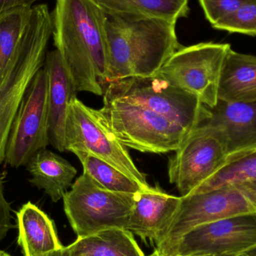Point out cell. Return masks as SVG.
<instances>
[{
	"label": "cell",
	"mask_w": 256,
	"mask_h": 256,
	"mask_svg": "<svg viewBox=\"0 0 256 256\" xmlns=\"http://www.w3.org/2000/svg\"><path fill=\"white\" fill-rule=\"evenodd\" d=\"M54 44L78 92L103 96L110 81L106 14L93 0H56Z\"/></svg>",
	"instance_id": "6da1fadb"
},
{
	"label": "cell",
	"mask_w": 256,
	"mask_h": 256,
	"mask_svg": "<svg viewBox=\"0 0 256 256\" xmlns=\"http://www.w3.org/2000/svg\"><path fill=\"white\" fill-rule=\"evenodd\" d=\"M110 81L154 76L182 46L176 22L137 15L106 14Z\"/></svg>",
	"instance_id": "7a4b0ae2"
},
{
	"label": "cell",
	"mask_w": 256,
	"mask_h": 256,
	"mask_svg": "<svg viewBox=\"0 0 256 256\" xmlns=\"http://www.w3.org/2000/svg\"><path fill=\"white\" fill-rule=\"evenodd\" d=\"M52 14L46 4L32 7L20 42L0 85V165L4 162L10 127L24 94L43 68L52 34Z\"/></svg>",
	"instance_id": "3957f363"
},
{
	"label": "cell",
	"mask_w": 256,
	"mask_h": 256,
	"mask_svg": "<svg viewBox=\"0 0 256 256\" xmlns=\"http://www.w3.org/2000/svg\"><path fill=\"white\" fill-rule=\"evenodd\" d=\"M99 110L123 146L143 153L176 152L191 134L150 110L106 96H104V105Z\"/></svg>",
	"instance_id": "277c9868"
},
{
	"label": "cell",
	"mask_w": 256,
	"mask_h": 256,
	"mask_svg": "<svg viewBox=\"0 0 256 256\" xmlns=\"http://www.w3.org/2000/svg\"><path fill=\"white\" fill-rule=\"evenodd\" d=\"M103 96L147 108L191 132L210 115L209 108L196 96L156 75L111 81L105 87Z\"/></svg>",
	"instance_id": "5b68a950"
},
{
	"label": "cell",
	"mask_w": 256,
	"mask_h": 256,
	"mask_svg": "<svg viewBox=\"0 0 256 256\" xmlns=\"http://www.w3.org/2000/svg\"><path fill=\"white\" fill-rule=\"evenodd\" d=\"M135 195L104 189L82 173L63 196L64 213L78 238L108 228L128 230Z\"/></svg>",
	"instance_id": "8992f818"
},
{
	"label": "cell",
	"mask_w": 256,
	"mask_h": 256,
	"mask_svg": "<svg viewBox=\"0 0 256 256\" xmlns=\"http://www.w3.org/2000/svg\"><path fill=\"white\" fill-rule=\"evenodd\" d=\"M66 150L85 152L108 162L122 172L149 188L146 174L134 164L128 148L106 126L99 110L84 104L78 98L70 102L66 127Z\"/></svg>",
	"instance_id": "52a82bcc"
},
{
	"label": "cell",
	"mask_w": 256,
	"mask_h": 256,
	"mask_svg": "<svg viewBox=\"0 0 256 256\" xmlns=\"http://www.w3.org/2000/svg\"><path fill=\"white\" fill-rule=\"evenodd\" d=\"M230 44L200 43L182 46L156 76L192 96L208 108L219 100V88Z\"/></svg>",
	"instance_id": "ba28073f"
},
{
	"label": "cell",
	"mask_w": 256,
	"mask_h": 256,
	"mask_svg": "<svg viewBox=\"0 0 256 256\" xmlns=\"http://www.w3.org/2000/svg\"><path fill=\"white\" fill-rule=\"evenodd\" d=\"M228 154L224 134L202 122L170 158L168 180L180 196L189 195L224 165Z\"/></svg>",
	"instance_id": "9c48e42d"
},
{
	"label": "cell",
	"mask_w": 256,
	"mask_h": 256,
	"mask_svg": "<svg viewBox=\"0 0 256 256\" xmlns=\"http://www.w3.org/2000/svg\"><path fill=\"white\" fill-rule=\"evenodd\" d=\"M256 246V212L192 228L161 250L160 256H237Z\"/></svg>",
	"instance_id": "30bf717a"
},
{
	"label": "cell",
	"mask_w": 256,
	"mask_h": 256,
	"mask_svg": "<svg viewBox=\"0 0 256 256\" xmlns=\"http://www.w3.org/2000/svg\"><path fill=\"white\" fill-rule=\"evenodd\" d=\"M49 144L48 76L43 67L33 78L14 118L4 162L14 168L26 166L36 152Z\"/></svg>",
	"instance_id": "8fae6325"
},
{
	"label": "cell",
	"mask_w": 256,
	"mask_h": 256,
	"mask_svg": "<svg viewBox=\"0 0 256 256\" xmlns=\"http://www.w3.org/2000/svg\"><path fill=\"white\" fill-rule=\"evenodd\" d=\"M180 203L160 243L159 251L192 228L242 214L256 212L249 196L239 185H230L201 194L180 196Z\"/></svg>",
	"instance_id": "7c38bea8"
},
{
	"label": "cell",
	"mask_w": 256,
	"mask_h": 256,
	"mask_svg": "<svg viewBox=\"0 0 256 256\" xmlns=\"http://www.w3.org/2000/svg\"><path fill=\"white\" fill-rule=\"evenodd\" d=\"M180 200V196L170 195L159 186L138 192L135 195L128 230L156 246L166 233Z\"/></svg>",
	"instance_id": "4fadbf2b"
},
{
	"label": "cell",
	"mask_w": 256,
	"mask_h": 256,
	"mask_svg": "<svg viewBox=\"0 0 256 256\" xmlns=\"http://www.w3.org/2000/svg\"><path fill=\"white\" fill-rule=\"evenodd\" d=\"M43 67L48 76L49 143L56 150L64 152L69 106L78 91L57 50L46 54Z\"/></svg>",
	"instance_id": "5bb4252c"
},
{
	"label": "cell",
	"mask_w": 256,
	"mask_h": 256,
	"mask_svg": "<svg viewBox=\"0 0 256 256\" xmlns=\"http://www.w3.org/2000/svg\"><path fill=\"white\" fill-rule=\"evenodd\" d=\"M209 110L210 116L204 122L224 134L230 154L256 144V102L219 100Z\"/></svg>",
	"instance_id": "9a60e30c"
},
{
	"label": "cell",
	"mask_w": 256,
	"mask_h": 256,
	"mask_svg": "<svg viewBox=\"0 0 256 256\" xmlns=\"http://www.w3.org/2000/svg\"><path fill=\"white\" fill-rule=\"evenodd\" d=\"M26 168L32 176L30 183L43 190L54 202L62 200L78 174L70 162L48 148L36 152Z\"/></svg>",
	"instance_id": "2e32d148"
},
{
	"label": "cell",
	"mask_w": 256,
	"mask_h": 256,
	"mask_svg": "<svg viewBox=\"0 0 256 256\" xmlns=\"http://www.w3.org/2000/svg\"><path fill=\"white\" fill-rule=\"evenodd\" d=\"M18 244L25 256H48L64 246L60 243L52 220L28 202L16 213Z\"/></svg>",
	"instance_id": "e0dca14e"
},
{
	"label": "cell",
	"mask_w": 256,
	"mask_h": 256,
	"mask_svg": "<svg viewBox=\"0 0 256 256\" xmlns=\"http://www.w3.org/2000/svg\"><path fill=\"white\" fill-rule=\"evenodd\" d=\"M219 100L256 102V55L228 50L220 82Z\"/></svg>",
	"instance_id": "ac0fdd59"
},
{
	"label": "cell",
	"mask_w": 256,
	"mask_h": 256,
	"mask_svg": "<svg viewBox=\"0 0 256 256\" xmlns=\"http://www.w3.org/2000/svg\"><path fill=\"white\" fill-rule=\"evenodd\" d=\"M70 256H146L126 228H112L78 238L67 246Z\"/></svg>",
	"instance_id": "d6986e66"
},
{
	"label": "cell",
	"mask_w": 256,
	"mask_h": 256,
	"mask_svg": "<svg viewBox=\"0 0 256 256\" xmlns=\"http://www.w3.org/2000/svg\"><path fill=\"white\" fill-rule=\"evenodd\" d=\"M108 15L162 18L177 22L189 14V0H93Z\"/></svg>",
	"instance_id": "ffe728a7"
},
{
	"label": "cell",
	"mask_w": 256,
	"mask_h": 256,
	"mask_svg": "<svg viewBox=\"0 0 256 256\" xmlns=\"http://www.w3.org/2000/svg\"><path fill=\"white\" fill-rule=\"evenodd\" d=\"M254 182H256V144L230 153L224 165L190 194Z\"/></svg>",
	"instance_id": "44dd1931"
},
{
	"label": "cell",
	"mask_w": 256,
	"mask_h": 256,
	"mask_svg": "<svg viewBox=\"0 0 256 256\" xmlns=\"http://www.w3.org/2000/svg\"><path fill=\"white\" fill-rule=\"evenodd\" d=\"M74 154L82 164V173L90 176L104 189L128 194H136L146 190L115 167L93 155L85 152H76Z\"/></svg>",
	"instance_id": "7402d4cb"
},
{
	"label": "cell",
	"mask_w": 256,
	"mask_h": 256,
	"mask_svg": "<svg viewBox=\"0 0 256 256\" xmlns=\"http://www.w3.org/2000/svg\"><path fill=\"white\" fill-rule=\"evenodd\" d=\"M32 7H20L0 14V85L24 34Z\"/></svg>",
	"instance_id": "603a6c76"
},
{
	"label": "cell",
	"mask_w": 256,
	"mask_h": 256,
	"mask_svg": "<svg viewBox=\"0 0 256 256\" xmlns=\"http://www.w3.org/2000/svg\"><path fill=\"white\" fill-rule=\"evenodd\" d=\"M214 28L230 33L256 36V0H252Z\"/></svg>",
	"instance_id": "cb8c5ba5"
},
{
	"label": "cell",
	"mask_w": 256,
	"mask_h": 256,
	"mask_svg": "<svg viewBox=\"0 0 256 256\" xmlns=\"http://www.w3.org/2000/svg\"><path fill=\"white\" fill-rule=\"evenodd\" d=\"M250 1L252 0H200V2L206 19L214 27Z\"/></svg>",
	"instance_id": "d4e9b609"
},
{
	"label": "cell",
	"mask_w": 256,
	"mask_h": 256,
	"mask_svg": "<svg viewBox=\"0 0 256 256\" xmlns=\"http://www.w3.org/2000/svg\"><path fill=\"white\" fill-rule=\"evenodd\" d=\"M4 182L0 176V242L7 236L9 230L13 227L10 206L4 196Z\"/></svg>",
	"instance_id": "484cf974"
},
{
	"label": "cell",
	"mask_w": 256,
	"mask_h": 256,
	"mask_svg": "<svg viewBox=\"0 0 256 256\" xmlns=\"http://www.w3.org/2000/svg\"><path fill=\"white\" fill-rule=\"evenodd\" d=\"M38 0H0V14L20 7H32Z\"/></svg>",
	"instance_id": "4316f807"
},
{
	"label": "cell",
	"mask_w": 256,
	"mask_h": 256,
	"mask_svg": "<svg viewBox=\"0 0 256 256\" xmlns=\"http://www.w3.org/2000/svg\"><path fill=\"white\" fill-rule=\"evenodd\" d=\"M237 185L242 186V189L249 196L256 212V182H254V183L240 184Z\"/></svg>",
	"instance_id": "83f0119b"
},
{
	"label": "cell",
	"mask_w": 256,
	"mask_h": 256,
	"mask_svg": "<svg viewBox=\"0 0 256 256\" xmlns=\"http://www.w3.org/2000/svg\"><path fill=\"white\" fill-rule=\"evenodd\" d=\"M48 256H70V254H69L68 249L67 246L66 248L64 246V248L58 250L51 252Z\"/></svg>",
	"instance_id": "f1b7e54d"
},
{
	"label": "cell",
	"mask_w": 256,
	"mask_h": 256,
	"mask_svg": "<svg viewBox=\"0 0 256 256\" xmlns=\"http://www.w3.org/2000/svg\"><path fill=\"white\" fill-rule=\"evenodd\" d=\"M244 254L249 256H256V246L246 251Z\"/></svg>",
	"instance_id": "f546056e"
},
{
	"label": "cell",
	"mask_w": 256,
	"mask_h": 256,
	"mask_svg": "<svg viewBox=\"0 0 256 256\" xmlns=\"http://www.w3.org/2000/svg\"><path fill=\"white\" fill-rule=\"evenodd\" d=\"M0 256H12L9 254H6V252H3V251L0 250Z\"/></svg>",
	"instance_id": "4dcf8cb0"
},
{
	"label": "cell",
	"mask_w": 256,
	"mask_h": 256,
	"mask_svg": "<svg viewBox=\"0 0 256 256\" xmlns=\"http://www.w3.org/2000/svg\"><path fill=\"white\" fill-rule=\"evenodd\" d=\"M149 256H159V254H158V252H156V250H155L154 252V254H152V255Z\"/></svg>",
	"instance_id": "1f68e13d"
},
{
	"label": "cell",
	"mask_w": 256,
	"mask_h": 256,
	"mask_svg": "<svg viewBox=\"0 0 256 256\" xmlns=\"http://www.w3.org/2000/svg\"><path fill=\"white\" fill-rule=\"evenodd\" d=\"M237 256H249L246 255V254H240V255H238Z\"/></svg>",
	"instance_id": "d6a6232c"
},
{
	"label": "cell",
	"mask_w": 256,
	"mask_h": 256,
	"mask_svg": "<svg viewBox=\"0 0 256 256\" xmlns=\"http://www.w3.org/2000/svg\"><path fill=\"white\" fill-rule=\"evenodd\" d=\"M182 256L174 255V256Z\"/></svg>",
	"instance_id": "836d02e7"
}]
</instances>
